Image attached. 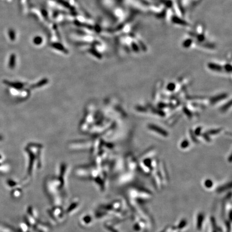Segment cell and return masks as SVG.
<instances>
[{"label":"cell","instance_id":"7","mask_svg":"<svg viewBox=\"0 0 232 232\" xmlns=\"http://www.w3.org/2000/svg\"><path fill=\"white\" fill-rule=\"evenodd\" d=\"M42 15H43L44 17H47V11L46 10H43L42 11Z\"/></svg>","mask_w":232,"mask_h":232},{"label":"cell","instance_id":"2","mask_svg":"<svg viewBox=\"0 0 232 232\" xmlns=\"http://www.w3.org/2000/svg\"><path fill=\"white\" fill-rule=\"evenodd\" d=\"M59 4L61 5L62 6H63V7L66 8L68 9L71 10L72 11H74V8L71 5V4H69L67 1H65V0H55Z\"/></svg>","mask_w":232,"mask_h":232},{"label":"cell","instance_id":"1","mask_svg":"<svg viewBox=\"0 0 232 232\" xmlns=\"http://www.w3.org/2000/svg\"><path fill=\"white\" fill-rule=\"evenodd\" d=\"M51 46L59 51H61L65 53H68V50L63 45L59 42H53L51 44Z\"/></svg>","mask_w":232,"mask_h":232},{"label":"cell","instance_id":"3","mask_svg":"<svg viewBox=\"0 0 232 232\" xmlns=\"http://www.w3.org/2000/svg\"><path fill=\"white\" fill-rule=\"evenodd\" d=\"M75 24L77 26H81V27H83V28H87L88 29L92 30L93 29V27L91 26L88 24H85V23H81L78 21H75Z\"/></svg>","mask_w":232,"mask_h":232},{"label":"cell","instance_id":"5","mask_svg":"<svg viewBox=\"0 0 232 232\" xmlns=\"http://www.w3.org/2000/svg\"><path fill=\"white\" fill-rule=\"evenodd\" d=\"M33 42L36 45H40L42 42V38L40 36H36L34 38Z\"/></svg>","mask_w":232,"mask_h":232},{"label":"cell","instance_id":"4","mask_svg":"<svg viewBox=\"0 0 232 232\" xmlns=\"http://www.w3.org/2000/svg\"><path fill=\"white\" fill-rule=\"evenodd\" d=\"M88 51L89 53H90L91 54L94 55L95 57H96L97 58H98V59H101V54L100 53H99L96 50H95V49L92 48H90V49Z\"/></svg>","mask_w":232,"mask_h":232},{"label":"cell","instance_id":"6","mask_svg":"<svg viewBox=\"0 0 232 232\" xmlns=\"http://www.w3.org/2000/svg\"><path fill=\"white\" fill-rule=\"evenodd\" d=\"M10 38H11V39L12 40H14L15 38V35L14 32H13V31H12V30H11V31H10Z\"/></svg>","mask_w":232,"mask_h":232}]
</instances>
